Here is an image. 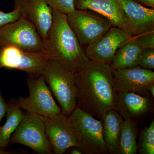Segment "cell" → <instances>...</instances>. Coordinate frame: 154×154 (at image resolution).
<instances>
[{"label":"cell","mask_w":154,"mask_h":154,"mask_svg":"<svg viewBox=\"0 0 154 154\" xmlns=\"http://www.w3.org/2000/svg\"><path fill=\"white\" fill-rule=\"evenodd\" d=\"M42 117L53 154H63L70 148L77 146L75 135L69 116L61 113L50 117Z\"/></svg>","instance_id":"obj_10"},{"label":"cell","mask_w":154,"mask_h":154,"mask_svg":"<svg viewBox=\"0 0 154 154\" xmlns=\"http://www.w3.org/2000/svg\"><path fill=\"white\" fill-rule=\"evenodd\" d=\"M77 105L95 118L103 120L115 109L117 92L110 64L90 60L87 66L75 75Z\"/></svg>","instance_id":"obj_1"},{"label":"cell","mask_w":154,"mask_h":154,"mask_svg":"<svg viewBox=\"0 0 154 154\" xmlns=\"http://www.w3.org/2000/svg\"><path fill=\"white\" fill-rule=\"evenodd\" d=\"M24 1V0H14L15 8H19L20 6L22 5V3Z\"/></svg>","instance_id":"obj_29"},{"label":"cell","mask_w":154,"mask_h":154,"mask_svg":"<svg viewBox=\"0 0 154 154\" xmlns=\"http://www.w3.org/2000/svg\"><path fill=\"white\" fill-rule=\"evenodd\" d=\"M113 82L117 93L147 94L149 86L154 84V72L137 66L124 69L112 68Z\"/></svg>","instance_id":"obj_12"},{"label":"cell","mask_w":154,"mask_h":154,"mask_svg":"<svg viewBox=\"0 0 154 154\" xmlns=\"http://www.w3.org/2000/svg\"><path fill=\"white\" fill-rule=\"evenodd\" d=\"M7 120L0 125V149L6 151L10 145L11 136L17 129L24 115L17 103V99H11L7 103Z\"/></svg>","instance_id":"obj_19"},{"label":"cell","mask_w":154,"mask_h":154,"mask_svg":"<svg viewBox=\"0 0 154 154\" xmlns=\"http://www.w3.org/2000/svg\"><path fill=\"white\" fill-rule=\"evenodd\" d=\"M23 17L22 10L20 8L14 9V11L6 13L0 11V29L8 25L17 21Z\"/></svg>","instance_id":"obj_24"},{"label":"cell","mask_w":154,"mask_h":154,"mask_svg":"<svg viewBox=\"0 0 154 154\" xmlns=\"http://www.w3.org/2000/svg\"><path fill=\"white\" fill-rule=\"evenodd\" d=\"M48 60L42 51L29 52L13 46L0 47V70L15 69L25 72L28 77L39 76Z\"/></svg>","instance_id":"obj_9"},{"label":"cell","mask_w":154,"mask_h":154,"mask_svg":"<svg viewBox=\"0 0 154 154\" xmlns=\"http://www.w3.org/2000/svg\"><path fill=\"white\" fill-rule=\"evenodd\" d=\"M53 11V22L46 37L42 39V51L49 60L65 67L74 75L90 62L67 19V15Z\"/></svg>","instance_id":"obj_2"},{"label":"cell","mask_w":154,"mask_h":154,"mask_svg":"<svg viewBox=\"0 0 154 154\" xmlns=\"http://www.w3.org/2000/svg\"><path fill=\"white\" fill-rule=\"evenodd\" d=\"M147 7L154 8V0H134Z\"/></svg>","instance_id":"obj_27"},{"label":"cell","mask_w":154,"mask_h":154,"mask_svg":"<svg viewBox=\"0 0 154 154\" xmlns=\"http://www.w3.org/2000/svg\"><path fill=\"white\" fill-rule=\"evenodd\" d=\"M14 143L26 146L37 153L53 154L42 117L35 113H24L22 121L11 137L10 145Z\"/></svg>","instance_id":"obj_7"},{"label":"cell","mask_w":154,"mask_h":154,"mask_svg":"<svg viewBox=\"0 0 154 154\" xmlns=\"http://www.w3.org/2000/svg\"><path fill=\"white\" fill-rule=\"evenodd\" d=\"M103 137L108 152L119 154V141L124 119L115 110L108 111L103 120Z\"/></svg>","instance_id":"obj_17"},{"label":"cell","mask_w":154,"mask_h":154,"mask_svg":"<svg viewBox=\"0 0 154 154\" xmlns=\"http://www.w3.org/2000/svg\"><path fill=\"white\" fill-rule=\"evenodd\" d=\"M137 66L147 69H154V48L143 50L139 57Z\"/></svg>","instance_id":"obj_23"},{"label":"cell","mask_w":154,"mask_h":154,"mask_svg":"<svg viewBox=\"0 0 154 154\" xmlns=\"http://www.w3.org/2000/svg\"><path fill=\"white\" fill-rule=\"evenodd\" d=\"M133 25L135 36L154 31V10L134 0H117Z\"/></svg>","instance_id":"obj_15"},{"label":"cell","mask_w":154,"mask_h":154,"mask_svg":"<svg viewBox=\"0 0 154 154\" xmlns=\"http://www.w3.org/2000/svg\"><path fill=\"white\" fill-rule=\"evenodd\" d=\"M41 75L60 107L62 113L69 116L77 106L75 75L62 65L49 60Z\"/></svg>","instance_id":"obj_4"},{"label":"cell","mask_w":154,"mask_h":154,"mask_svg":"<svg viewBox=\"0 0 154 154\" xmlns=\"http://www.w3.org/2000/svg\"><path fill=\"white\" fill-rule=\"evenodd\" d=\"M13 152L11 151H7L2 150L0 149V154H13Z\"/></svg>","instance_id":"obj_31"},{"label":"cell","mask_w":154,"mask_h":154,"mask_svg":"<svg viewBox=\"0 0 154 154\" xmlns=\"http://www.w3.org/2000/svg\"><path fill=\"white\" fill-rule=\"evenodd\" d=\"M134 37L143 49L154 48V31Z\"/></svg>","instance_id":"obj_25"},{"label":"cell","mask_w":154,"mask_h":154,"mask_svg":"<svg viewBox=\"0 0 154 154\" xmlns=\"http://www.w3.org/2000/svg\"><path fill=\"white\" fill-rule=\"evenodd\" d=\"M137 128L135 122L132 119H125L120 134L119 154L137 153Z\"/></svg>","instance_id":"obj_20"},{"label":"cell","mask_w":154,"mask_h":154,"mask_svg":"<svg viewBox=\"0 0 154 154\" xmlns=\"http://www.w3.org/2000/svg\"><path fill=\"white\" fill-rule=\"evenodd\" d=\"M149 107V99L147 96L130 92L117 93L114 109L125 119L143 115Z\"/></svg>","instance_id":"obj_16"},{"label":"cell","mask_w":154,"mask_h":154,"mask_svg":"<svg viewBox=\"0 0 154 154\" xmlns=\"http://www.w3.org/2000/svg\"><path fill=\"white\" fill-rule=\"evenodd\" d=\"M7 109H8V104L7 102H6L2 95L1 84H0V125L3 117L6 115Z\"/></svg>","instance_id":"obj_26"},{"label":"cell","mask_w":154,"mask_h":154,"mask_svg":"<svg viewBox=\"0 0 154 154\" xmlns=\"http://www.w3.org/2000/svg\"><path fill=\"white\" fill-rule=\"evenodd\" d=\"M26 82L29 96H21L17 99L20 108L43 117H50L62 113L60 107L42 75L28 77Z\"/></svg>","instance_id":"obj_6"},{"label":"cell","mask_w":154,"mask_h":154,"mask_svg":"<svg viewBox=\"0 0 154 154\" xmlns=\"http://www.w3.org/2000/svg\"><path fill=\"white\" fill-rule=\"evenodd\" d=\"M75 135L77 147L85 154H107L102 120L77 106L69 116Z\"/></svg>","instance_id":"obj_3"},{"label":"cell","mask_w":154,"mask_h":154,"mask_svg":"<svg viewBox=\"0 0 154 154\" xmlns=\"http://www.w3.org/2000/svg\"><path fill=\"white\" fill-rule=\"evenodd\" d=\"M75 9L95 11L108 19L113 26L135 36L133 25L117 0H74Z\"/></svg>","instance_id":"obj_13"},{"label":"cell","mask_w":154,"mask_h":154,"mask_svg":"<svg viewBox=\"0 0 154 154\" xmlns=\"http://www.w3.org/2000/svg\"><path fill=\"white\" fill-rule=\"evenodd\" d=\"M19 8L22 16L34 26L39 36L44 39L53 22V11L45 0H24Z\"/></svg>","instance_id":"obj_14"},{"label":"cell","mask_w":154,"mask_h":154,"mask_svg":"<svg viewBox=\"0 0 154 154\" xmlns=\"http://www.w3.org/2000/svg\"><path fill=\"white\" fill-rule=\"evenodd\" d=\"M52 8L61 14L68 15L75 10L74 0H45Z\"/></svg>","instance_id":"obj_22"},{"label":"cell","mask_w":154,"mask_h":154,"mask_svg":"<svg viewBox=\"0 0 154 154\" xmlns=\"http://www.w3.org/2000/svg\"><path fill=\"white\" fill-rule=\"evenodd\" d=\"M67 19L84 49L114 26L105 17L90 10L75 9L67 15Z\"/></svg>","instance_id":"obj_5"},{"label":"cell","mask_w":154,"mask_h":154,"mask_svg":"<svg viewBox=\"0 0 154 154\" xmlns=\"http://www.w3.org/2000/svg\"><path fill=\"white\" fill-rule=\"evenodd\" d=\"M71 149H70L69 153L71 154H82L83 153L81 152L79 148L77 147V146H75L72 147L70 148Z\"/></svg>","instance_id":"obj_28"},{"label":"cell","mask_w":154,"mask_h":154,"mask_svg":"<svg viewBox=\"0 0 154 154\" xmlns=\"http://www.w3.org/2000/svg\"><path fill=\"white\" fill-rule=\"evenodd\" d=\"M42 39L33 24L24 17L0 29V47L13 46L29 52H39Z\"/></svg>","instance_id":"obj_8"},{"label":"cell","mask_w":154,"mask_h":154,"mask_svg":"<svg viewBox=\"0 0 154 154\" xmlns=\"http://www.w3.org/2000/svg\"><path fill=\"white\" fill-rule=\"evenodd\" d=\"M133 36L129 31L113 26L86 48L85 51L90 60L110 64L117 49Z\"/></svg>","instance_id":"obj_11"},{"label":"cell","mask_w":154,"mask_h":154,"mask_svg":"<svg viewBox=\"0 0 154 154\" xmlns=\"http://www.w3.org/2000/svg\"><path fill=\"white\" fill-rule=\"evenodd\" d=\"M148 91L151 94L153 97H154V84L150 85L148 88Z\"/></svg>","instance_id":"obj_30"},{"label":"cell","mask_w":154,"mask_h":154,"mask_svg":"<svg viewBox=\"0 0 154 154\" xmlns=\"http://www.w3.org/2000/svg\"><path fill=\"white\" fill-rule=\"evenodd\" d=\"M140 153L154 154V122L146 127L142 131L140 140Z\"/></svg>","instance_id":"obj_21"},{"label":"cell","mask_w":154,"mask_h":154,"mask_svg":"<svg viewBox=\"0 0 154 154\" xmlns=\"http://www.w3.org/2000/svg\"><path fill=\"white\" fill-rule=\"evenodd\" d=\"M143 49L133 36L117 49L110 65L112 68L115 69L137 66L139 57Z\"/></svg>","instance_id":"obj_18"}]
</instances>
